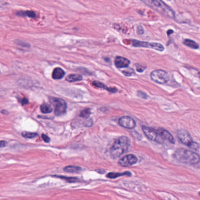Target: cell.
Returning <instances> with one entry per match:
<instances>
[{
  "label": "cell",
  "instance_id": "1",
  "mask_svg": "<svg viewBox=\"0 0 200 200\" xmlns=\"http://www.w3.org/2000/svg\"><path fill=\"white\" fill-rule=\"evenodd\" d=\"M174 157L177 161L188 164H196L199 161V156L197 153L185 148L177 150Z\"/></svg>",
  "mask_w": 200,
  "mask_h": 200
},
{
  "label": "cell",
  "instance_id": "2",
  "mask_svg": "<svg viewBox=\"0 0 200 200\" xmlns=\"http://www.w3.org/2000/svg\"><path fill=\"white\" fill-rule=\"evenodd\" d=\"M130 146V140L126 136H121L117 138L111 146L110 151V156L113 158H116L122 155Z\"/></svg>",
  "mask_w": 200,
  "mask_h": 200
},
{
  "label": "cell",
  "instance_id": "3",
  "mask_svg": "<svg viewBox=\"0 0 200 200\" xmlns=\"http://www.w3.org/2000/svg\"><path fill=\"white\" fill-rule=\"evenodd\" d=\"M148 5L154 8L161 13L166 14L167 17L173 18L174 17V11L164 2L161 1H144Z\"/></svg>",
  "mask_w": 200,
  "mask_h": 200
},
{
  "label": "cell",
  "instance_id": "4",
  "mask_svg": "<svg viewBox=\"0 0 200 200\" xmlns=\"http://www.w3.org/2000/svg\"><path fill=\"white\" fill-rule=\"evenodd\" d=\"M177 137L179 140L184 145H186L194 150H198L199 145L198 143L193 142L189 133L185 130L181 129L177 132Z\"/></svg>",
  "mask_w": 200,
  "mask_h": 200
},
{
  "label": "cell",
  "instance_id": "5",
  "mask_svg": "<svg viewBox=\"0 0 200 200\" xmlns=\"http://www.w3.org/2000/svg\"><path fill=\"white\" fill-rule=\"evenodd\" d=\"M49 101L54 107V113L56 116H59L66 113L67 104L64 100L54 97H50Z\"/></svg>",
  "mask_w": 200,
  "mask_h": 200
},
{
  "label": "cell",
  "instance_id": "6",
  "mask_svg": "<svg viewBox=\"0 0 200 200\" xmlns=\"http://www.w3.org/2000/svg\"><path fill=\"white\" fill-rule=\"evenodd\" d=\"M150 78L152 81L159 84L166 83L170 79L168 74L163 70H156L151 73Z\"/></svg>",
  "mask_w": 200,
  "mask_h": 200
},
{
  "label": "cell",
  "instance_id": "7",
  "mask_svg": "<svg viewBox=\"0 0 200 200\" xmlns=\"http://www.w3.org/2000/svg\"><path fill=\"white\" fill-rule=\"evenodd\" d=\"M142 130L145 136L149 140L157 142L160 144L163 143V142H164L160 136L157 130L145 126H143L142 127Z\"/></svg>",
  "mask_w": 200,
  "mask_h": 200
},
{
  "label": "cell",
  "instance_id": "8",
  "mask_svg": "<svg viewBox=\"0 0 200 200\" xmlns=\"http://www.w3.org/2000/svg\"><path fill=\"white\" fill-rule=\"evenodd\" d=\"M132 45L135 47H143L153 49L157 51L162 52L164 50V47L161 44L158 43H150L147 42H143L137 40H132Z\"/></svg>",
  "mask_w": 200,
  "mask_h": 200
},
{
  "label": "cell",
  "instance_id": "9",
  "mask_svg": "<svg viewBox=\"0 0 200 200\" xmlns=\"http://www.w3.org/2000/svg\"><path fill=\"white\" fill-rule=\"evenodd\" d=\"M137 162V158L133 154H128L120 158L118 164L121 167H130Z\"/></svg>",
  "mask_w": 200,
  "mask_h": 200
},
{
  "label": "cell",
  "instance_id": "10",
  "mask_svg": "<svg viewBox=\"0 0 200 200\" xmlns=\"http://www.w3.org/2000/svg\"><path fill=\"white\" fill-rule=\"evenodd\" d=\"M119 124L121 127L128 129H134L136 126L134 120L129 116H123L120 117L119 120Z\"/></svg>",
  "mask_w": 200,
  "mask_h": 200
},
{
  "label": "cell",
  "instance_id": "11",
  "mask_svg": "<svg viewBox=\"0 0 200 200\" xmlns=\"http://www.w3.org/2000/svg\"><path fill=\"white\" fill-rule=\"evenodd\" d=\"M130 64V61L122 56H117L115 59V65L117 68H127Z\"/></svg>",
  "mask_w": 200,
  "mask_h": 200
},
{
  "label": "cell",
  "instance_id": "12",
  "mask_svg": "<svg viewBox=\"0 0 200 200\" xmlns=\"http://www.w3.org/2000/svg\"><path fill=\"white\" fill-rule=\"evenodd\" d=\"M158 133H159L160 136H161V138L164 141V140H168L169 142L171 143H175V140L174 139L173 136L170 134V133L169 132H168L167 130L162 129V128H160L158 129L157 130Z\"/></svg>",
  "mask_w": 200,
  "mask_h": 200
},
{
  "label": "cell",
  "instance_id": "13",
  "mask_svg": "<svg viewBox=\"0 0 200 200\" xmlns=\"http://www.w3.org/2000/svg\"><path fill=\"white\" fill-rule=\"evenodd\" d=\"M65 73L63 69H61L60 68H56L53 70L52 77L53 79L58 80L63 78L65 76Z\"/></svg>",
  "mask_w": 200,
  "mask_h": 200
},
{
  "label": "cell",
  "instance_id": "14",
  "mask_svg": "<svg viewBox=\"0 0 200 200\" xmlns=\"http://www.w3.org/2000/svg\"><path fill=\"white\" fill-rule=\"evenodd\" d=\"M92 85L96 87H97V88H102V89H105V90H107L111 93H115L117 91V89L116 88H109V87H108L107 86H105L103 83H101V82H100L99 81H93L92 83Z\"/></svg>",
  "mask_w": 200,
  "mask_h": 200
},
{
  "label": "cell",
  "instance_id": "15",
  "mask_svg": "<svg viewBox=\"0 0 200 200\" xmlns=\"http://www.w3.org/2000/svg\"><path fill=\"white\" fill-rule=\"evenodd\" d=\"M131 176V173L129 171L124 172H109L106 175V177L109 179H115L120 176Z\"/></svg>",
  "mask_w": 200,
  "mask_h": 200
},
{
  "label": "cell",
  "instance_id": "16",
  "mask_svg": "<svg viewBox=\"0 0 200 200\" xmlns=\"http://www.w3.org/2000/svg\"><path fill=\"white\" fill-rule=\"evenodd\" d=\"M82 77L78 74H70L66 78V80L69 82H78L82 80Z\"/></svg>",
  "mask_w": 200,
  "mask_h": 200
},
{
  "label": "cell",
  "instance_id": "17",
  "mask_svg": "<svg viewBox=\"0 0 200 200\" xmlns=\"http://www.w3.org/2000/svg\"><path fill=\"white\" fill-rule=\"evenodd\" d=\"M17 15L18 16L28 17L30 18H35L36 15L35 12L32 11H18L17 12Z\"/></svg>",
  "mask_w": 200,
  "mask_h": 200
},
{
  "label": "cell",
  "instance_id": "18",
  "mask_svg": "<svg viewBox=\"0 0 200 200\" xmlns=\"http://www.w3.org/2000/svg\"><path fill=\"white\" fill-rule=\"evenodd\" d=\"M183 44L187 46H189V48H191L192 49H198L199 48V45L195 42V41H193V40H189V39H186L184 41V42Z\"/></svg>",
  "mask_w": 200,
  "mask_h": 200
},
{
  "label": "cell",
  "instance_id": "19",
  "mask_svg": "<svg viewBox=\"0 0 200 200\" xmlns=\"http://www.w3.org/2000/svg\"><path fill=\"white\" fill-rule=\"evenodd\" d=\"M64 170L68 172H78L82 170V168L75 166H68L65 167Z\"/></svg>",
  "mask_w": 200,
  "mask_h": 200
},
{
  "label": "cell",
  "instance_id": "20",
  "mask_svg": "<svg viewBox=\"0 0 200 200\" xmlns=\"http://www.w3.org/2000/svg\"><path fill=\"white\" fill-rule=\"evenodd\" d=\"M40 110L43 113H49L52 111V107L48 103H43L40 106Z\"/></svg>",
  "mask_w": 200,
  "mask_h": 200
},
{
  "label": "cell",
  "instance_id": "21",
  "mask_svg": "<svg viewBox=\"0 0 200 200\" xmlns=\"http://www.w3.org/2000/svg\"><path fill=\"white\" fill-rule=\"evenodd\" d=\"M53 177L59 178L62 180H64L69 183H75L78 181V179L75 177H68L65 176H53Z\"/></svg>",
  "mask_w": 200,
  "mask_h": 200
},
{
  "label": "cell",
  "instance_id": "22",
  "mask_svg": "<svg viewBox=\"0 0 200 200\" xmlns=\"http://www.w3.org/2000/svg\"><path fill=\"white\" fill-rule=\"evenodd\" d=\"M91 114V109H86L81 112L79 116H80V117H81L82 118L86 119V118L89 117Z\"/></svg>",
  "mask_w": 200,
  "mask_h": 200
},
{
  "label": "cell",
  "instance_id": "23",
  "mask_svg": "<svg viewBox=\"0 0 200 200\" xmlns=\"http://www.w3.org/2000/svg\"><path fill=\"white\" fill-rule=\"evenodd\" d=\"M22 135L23 137H25V138H26V139H32V138H34V137H35L37 136V133L23 132H22Z\"/></svg>",
  "mask_w": 200,
  "mask_h": 200
},
{
  "label": "cell",
  "instance_id": "24",
  "mask_svg": "<svg viewBox=\"0 0 200 200\" xmlns=\"http://www.w3.org/2000/svg\"><path fill=\"white\" fill-rule=\"evenodd\" d=\"M126 76H131L132 74H134V70L132 68H129V69H127L126 70H124L123 72H122Z\"/></svg>",
  "mask_w": 200,
  "mask_h": 200
},
{
  "label": "cell",
  "instance_id": "25",
  "mask_svg": "<svg viewBox=\"0 0 200 200\" xmlns=\"http://www.w3.org/2000/svg\"><path fill=\"white\" fill-rule=\"evenodd\" d=\"M42 138L43 140L46 143H49L50 142V138L47 135H46L45 134H42Z\"/></svg>",
  "mask_w": 200,
  "mask_h": 200
},
{
  "label": "cell",
  "instance_id": "26",
  "mask_svg": "<svg viewBox=\"0 0 200 200\" xmlns=\"http://www.w3.org/2000/svg\"><path fill=\"white\" fill-rule=\"evenodd\" d=\"M145 68H144L143 66L140 65L136 66V70H137V71H138V72H143Z\"/></svg>",
  "mask_w": 200,
  "mask_h": 200
},
{
  "label": "cell",
  "instance_id": "27",
  "mask_svg": "<svg viewBox=\"0 0 200 200\" xmlns=\"http://www.w3.org/2000/svg\"><path fill=\"white\" fill-rule=\"evenodd\" d=\"M7 145V143L5 141H0V147H4Z\"/></svg>",
  "mask_w": 200,
  "mask_h": 200
},
{
  "label": "cell",
  "instance_id": "28",
  "mask_svg": "<svg viewBox=\"0 0 200 200\" xmlns=\"http://www.w3.org/2000/svg\"><path fill=\"white\" fill-rule=\"evenodd\" d=\"M21 102L22 105H26L28 103V100L26 98H24V99H22V101H21Z\"/></svg>",
  "mask_w": 200,
  "mask_h": 200
},
{
  "label": "cell",
  "instance_id": "29",
  "mask_svg": "<svg viewBox=\"0 0 200 200\" xmlns=\"http://www.w3.org/2000/svg\"><path fill=\"white\" fill-rule=\"evenodd\" d=\"M21 43H22V41H18V42H16V44H18V45H21ZM22 44H24V46H30V45L26 43V42H22Z\"/></svg>",
  "mask_w": 200,
  "mask_h": 200
}]
</instances>
